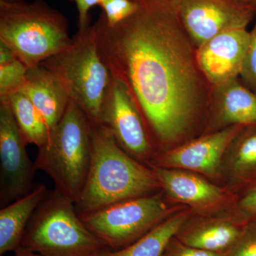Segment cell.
Returning a JSON list of instances; mask_svg holds the SVG:
<instances>
[{
    "instance_id": "f1b7e54d",
    "label": "cell",
    "mask_w": 256,
    "mask_h": 256,
    "mask_svg": "<svg viewBox=\"0 0 256 256\" xmlns=\"http://www.w3.org/2000/svg\"><path fill=\"white\" fill-rule=\"evenodd\" d=\"M12 256H42L36 252H32L20 246L14 252V254Z\"/></svg>"
},
{
    "instance_id": "7a4b0ae2",
    "label": "cell",
    "mask_w": 256,
    "mask_h": 256,
    "mask_svg": "<svg viewBox=\"0 0 256 256\" xmlns=\"http://www.w3.org/2000/svg\"><path fill=\"white\" fill-rule=\"evenodd\" d=\"M92 136L90 170L82 194L75 202L80 216L152 194L161 188L152 168L124 151L107 128L92 124Z\"/></svg>"
},
{
    "instance_id": "ba28073f",
    "label": "cell",
    "mask_w": 256,
    "mask_h": 256,
    "mask_svg": "<svg viewBox=\"0 0 256 256\" xmlns=\"http://www.w3.org/2000/svg\"><path fill=\"white\" fill-rule=\"evenodd\" d=\"M9 102L0 99V205L6 206L33 188L36 168L26 152Z\"/></svg>"
},
{
    "instance_id": "44dd1931",
    "label": "cell",
    "mask_w": 256,
    "mask_h": 256,
    "mask_svg": "<svg viewBox=\"0 0 256 256\" xmlns=\"http://www.w3.org/2000/svg\"><path fill=\"white\" fill-rule=\"evenodd\" d=\"M28 68L18 60L0 65V98L18 92L26 79Z\"/></svg>"
},
{
    "instance_id": "30bf717a",
    "label": "cell",
    "mask_w": 256,
    "mask_h": 256,
    "mask_svg": "<svg viewBox=\"0 0 256 256\" xmlns=\"http://www.w3.org/2000/svg\"><path fill=\"white\" fill-rule=\"evenodd\" d=\"M184 28L201 46L229 30L246 28L256 8L228 0H174Z\"/></svg>"
},
{
    "instance_id": "4fadbf2b",
    "label": "cell",
    "mask_w": 256,
    "mask_h": 256,
    "mask_svg": "<svg viewBox=\"0 0 256 256\" xmlns=\"http://www.w3.org/2000/svg\"><path fill=\"white\" fill-rule=\"evenodd\" d=\"M160 186L173 201L198 210H213L228 200L223 188L188 170L151 166Z\"/></svg>"
},
{
    "instance_id": "f546056e",
    "label": "cell",
    "mask_w": 256,
    "mask_h": 256,
    "mask_svg": "<svg viewBox=\"0 0 256 256\" xmlns=\"http://www.w3.org/2000/svg\"><path fill=\"white\" fill-rule=\"evenodd\" d=\"M228 1L240 3V4H252L250 0H228ZM254 6V5H252Z\"/></svg>"
},
{
    "instance_id": "4316f807",
    "label": "cell",
    "mask_w": 256,
    "mask_h": 256,
    "mask_svg": "<svg viewBox=\"0 0 256 256\" xmlns=\"http://www.w3.org/2000/svg\"><path fill=\"white\" fill-rule=\"evenodd\" d=\"M76 5L78 12V30H84L90 25L89 12L96 5H100L102 0H70Z\"/></svg>"
},
{
    "instance_id": "ac0fdd59",
    "label": "cell",
    "mask_w": 256,
    "mask_h": 256,
    "mask_svg": "<svg viewBox=\"0 0 256 256\" xmlns=\"http://www.w3.org/2000/svg\"><path fill=\"white\" fill-rule=\"evenodd\" d=\"M220 112L226 122L235 126H256V95L235 79L223 84Z\"/></svg>"
},
{
    "instance_id": "52a82bcc",
    "label": "cell",
    "mask_w": 256,
    "mask_h": 256,
    "mask_svg": "<svg viewBox=\"0 0 256 256\" xmlns=\"http://www.w3.org/2000/svg\"><path fill=\"white\" fill-rule=\"evenodd\" d=\"M174 214L160 194H149L114 204L80 216L87 228L107 248L116 250L130 245Z\"/></svg>"
},
{
    "instance_id": "9a60e30c",
    "label": "cell",
    "mask_w": 256,
    "mask_h": 256,
    "mask_svg": "<svg viewBox=\"0 0 256 256\" xmlns=\"http://www.w3.org/2000/svg\"><path fill=\"white\" fill-rule=\"evenodd\" d=\"M246 223L237 218H206L190 224L186 228L184 225L176 236L180 242L188 246L226 252L240 236Z\"/></svg>"
},
{
    "instance_id": "6da1fadb",
    "label": "cell",
    "mask_w": 256,
    "mask_h": 256,
    "mask_svg": "<svg viewBox=\"0 0 256 256\" xmlns=\"http://www.w3.org/2000/svg\"><path fill=\"white\" fill-rule=\"evenodd\" d=\"M138 8L110 26L92 24L101 60L128 89L149 134L162 144L188 130L198 107V78L174 0H134Z\"/></svg>"
},
{
    "instance_id": "d6986e66",
    "label": "cell",
    "mask_w": 256,
    "mask_h": 256,
    "mask_svg": "<svg viewBox=\"0 0 256 256\" xmlns=\"http://www.w3.org/2000/svg\"><path fill=\"white\" fill-rule=\"evenodd\" d=\"M9 102L18 129L28 144L40 148L46 142L50 130L31 100L20 90L3 98Z\"/></svg>"
},
{
    "instance_id": "3957f363",
    "label": "cell",
    "mask_w": 256,
    "mask_h": 256,
    "mask_svg": "<svg viewBox=\"0 0 256 256\" xmlns=\"http://www.w3.org/2000/svg\"><path fill=\"white\" fill-rule=\"evenodd\" d=\"M0 42L28 68L68 50V22L43 0H0Z\"/></svg>"
},
{
    "instance_id": "7402d4cb",
    "label": "cell",
    "mask_w": 256,
    "mask_h": 256,
    "mask_svg": "<svg viewBox=\"0 0 256 256\" xmlns=\"http://www.w3.org/2000/svg\"><path fill=\"white\" fill-rule=\"evenodd\" d=\"M99 6L106 22L110 26H116L130 18L138 10L134 0H102Z\"/></svg>"
},
{
    "instance_id": "83f0119b",
    "label": "cell",
    "mask_w": 256,
    "mask_h": 256,
    "mask_svg": "<svg viewBox=\"0 0 256 256\" xmlns=\"http://www.w3.org/2000/svg\"><path fill=\"white\" fill-rule=\"evenodd\" d=\"M16 60H18V57L11 48L3 42H0V65L10 63Z\"/></svg>"
},
{
    "instance_id": "484cf974",
    "label": "cell",
    "mask_w": 256,
    "mask_h": 256,
    "mask_svg": "<svg viewBox=\"0 0 256 256\" xmlns=\"http://www.w3.org/2000/svg\"><path fill=\"white\" fill-rule=\"evenodd\" d=\"M238 210L242 222L256 220V184L246 190L238 202Z\"/></svg>"
},
{
    "instance_id": "8992f818",
    "label": "cell",
    "mask_w": 256,
    "mask_h": 256,
    "mask_svg": "<svg viewBox=\"0 0 256 256\" xmlns=\"http://www.w3.org/2000/svg\"><path fill=\"white\" fill-rule=\"evenodd\" d=\"M68 50L42 62L56 77L73 101L92 124H100L104 98L112 76L101 60L94 26L78 30Z\"/></svg>"
},
{
    "instance_id": "cb8c5ba5",
    "label": "cell",
    "mask_w": 256,
    "mask_h": 256,
    "mask_svg": "<svg viewBox=\"0 0 256 256\" xmlns=\"http://www.w3.org/2000/svg\"><path fill=\"white\" fill-rule=\"evenodd\" d=\"M240 74L252 86L256 88V23L250 32V40Z\"/></svg>"
},
{
    "instance_id": "4dcf8cb0",
    "label": "cell",
    "mask_w": 256,
    "mask_h": 256,
    "mask_svg": "<svg viewBox=\"0 0 256 256\" xmlns=\"http://www.w3.org/2000/svg\"><path fill=\"white\" fill-rule=\"evenodd\" d=\"M250 1H252V4L254 5L256 10V0H250Z\"/></svg>"
},
{
    "instance_id": "e0dca14e",
    "label": "cell",
    "mask_w": 256,
    "mask_h": 256,
    "mask_svg": "<svg viewBox=\"0 0 256 256\" xmlns=\"http://www.w3.org/2000/svg\"><path fill=\"white\" fill-rule=\"evenodd\" d=\"M190 212H178L170 216L130 245L112 250L106 248L96 256H162L165 249L186 224Z\"/></svg>"
},
{
    "instance_id": "8fae6325",
    "label": "cell",
    "mask_w": 256,
    "mask_h": 256,
    "mask_svg": "<svg viewBox=\"0 0 256 256\" xmlns=\"http://www.w3.org/2000/svg\"><path fill=\"white\" fill-rule=\"evenodd\" d=\"M244 126H234L156 156L150 166L193 171L214 178L220 174L226 150Z\"/></svg>"
},
{
    "instance_id": "5bb4252c",
    "label": "cell",
    "mask_w": 256,
    "mask_h": 256,
    "mask_svg": "<svg viewBox=\"0 0 256 256\" xmlns=\"http://www.w3.org/2000/svg\"><path fill=\"white\" fill-rule=\"evenodd\" d=\"M42 114L50 130L63 117L70 98L56 77L43 66L28 68L20 89Z\"/></svg>"
},
{
    "instance_id": "7c38bea8",
    "label": "cell",
    "mask_w": 256,
    "mask_h": 256,
    "mask_svg": "<svg viewBox=\"0 0 256 256\" xmlns=\"http://www.w3.org/2000/svg\"><path fill=\"white\" fill-rule=\"evenodd\" d=\"M250 40L246 28L222 32L200 46L197 60L210 82L223 85L242 74Z\"/></svg>"
},
{
    "instance_id": "5b68a950",
    "label": "cell",
    "mask_w": 256,
    "mask_h": 256,
    "mask_svg": "<svg viewBox=\"0 0 256 256\" xmlns=\"http://www.w3.org/2000/svg\"><path fill=\"white\" fill-rule=\"evenodd\" d=\"M20 246L42 256H96L107 248L82 222L74 202L54 190L35 210Z\"/></svg>"
},
{
    "instance_id": "1f68e13d",
    "label": "cell",
    "mask_w": 256,
    "mask_h": 256,
    "mask_svg": "<svg viewBox=\"0 0 256 256\" xmlns=\"http://www.w3.org/2000/svg\"><path fill=\"white\" fill-rule=\"evenodd\" d=\"M6 1L14 2V1H18V0H6Z\"/></svg>"
},
{
    "instance_id": "ffe728a7",
    "label": "cell",
    "mask_w": 256,
    "mask_h": 256,
    "mask_svg": "<svg viewBox=\"0 0 256 256\" xmlns=\"http://www.w3.org/2000/svg\"><path fill=\"white\" fill-rule=\"evenodd\" d=\"M229 168L237 184L246 190L256 184V126H248L234 144Z\"/></svg>"
},
{
    "instance_id": "9c48e42d",
    "label": "cell",
    "mask_w": 256,
    "mask_h": 256,
    "mask_svg": "<svg viewBox=\"0 0 256 256\" xmlns=\"http://www.w3.org/2000/svg\"><path fill=\"white\" fill-rule=\"evenodd\" d=\"M100 124L134 159L144 161L152 156V144L142 116L126 87L112 77L102 102Z\"/></svg>"
},
{
    "instance_id": "d4e9b609",
    "label": "cell",
    "mask_w": 256,
    "mask_h": 256,
    "mask_svg": "<svg viewBox=\"0 0 256 256\" xmlns=\"http://www.w3.org/2000/svg\"><path fill=\"white\" fill-rule=\"evenodd\" d=\"M226 252H216L202 250L196 248L188 246L182 242H174V238L170 242L165 249L162 256H225Z\"/></svg>"
},
{
    "instance_id": "603a6c76",
    "label": "cell",
    "mask_w": 256,
    "mask_h": 256,
    "mask_svg": "<svg viewBox=\"0 0 256 256\" xmlns=\"http://www.w3.org/2000/svg\"><path fill=\"white\" fill-rule=\"evenodd\" d=\"M225 256H256V220L248 222Z\"/></svg>"
},
{
    "instance_id": "2e32d148",
    "label": "cell",
    "mask_w": 256,
    "mask_h": 256,
    "mask_svg": "<svg viewBox=\"0 0 256 256\" xmlns=\"http://www.w3.org/2000/svg\"><path fill=\"white\" fill-rule=\"evenodd\" d=\"M48 192L43 184L0 210V255L14 252L21 245L25 229L35 210Z\"/></svg>"
},
{
    "instance_id": "277c9868",
    "label": "cell",
    "mask_w": 256,
    "mask_h": 256,
    "mask_svg": "<svg viewBox=\"0 0 256 256\" xmlns=\"http://www.w3.org/2000/svg\"><path fill=\"white\" fill-rule=\"evenodd\" d=\"M38 148L36 170L50 176L54 191L75 203L85 186L92 158V124L75 102L70 100L46 142Z\"/></svg>"
}]
</instances>
